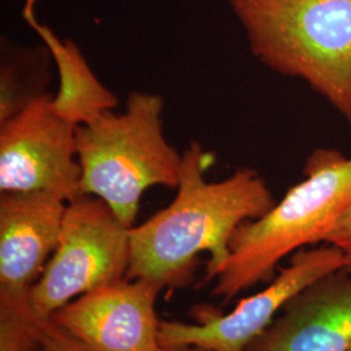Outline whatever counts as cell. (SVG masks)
<instances>
[{"instance_id":"obj_12","label":"cell","mask_w":351,"mask_h":351,"mask_svg":"<svg viewBox=\"0 0 351 351\" xmlns=\"http://www.w3.org/2000/svg\"><path fill=\"white\" fill-rule=\"evenodd\" d=\"M0 69V123L43 94L49 82L50 52L45 45L4 49Z\"/></svg>"},{"instance_id":"obj_2","label":"cell","mask_w":351,"mask_h":351,"mask_svg":"<svg viewBox=\"0 0 351 351\" xmlns=\"http://www.w3.org/2000/svg\"><path fill=\"white\" fill-rule=\"evenodd\" d=\"M306 178L262 217L243 223L233 234L229 255L206 281L213 295L229 302L242 291L272 280L289 255L326 243L351 204V158L320 149L304 165Z\"/></svg>"},{"instance_id":"obj_11","label":"cell","mask_w":351,"mask_h":351,"mask_svg":"<svg viewBox=\"0 0 351 351\" xmlns=\"http://www.w3.org/2000/svg\"><path fill=\"white\" fill-rule=\"evenodd\" d=\"M38 0H25L23 17L49 50L59 75V90L52 98L55 111L75 126L88 124L117 107V97L90 68L82 51L71 39H62L36 14Z\"/></svg>"},{"instance_id":"obj_3","label":"cell","mask_w":351,"mask_h":351,"mask_svg":"<svg viewBox=\"0 0 351 351\" xmlns=\"http://www.w3.org/2000/svg\"><path fill=\"white\" fill-rule=\"evenodd\" d=\"M251 53L300 78L351 124V0H226Z\"/></svg>"},{"instance_id":"obj_6","label":"cell","mask_w":351,"mask_h":351,"mask_svg":"<svg viewBox=\"0 0 351 351\" xmlns=\"http://www.w3.org/2000/svg\"><path fill=\"white\" fill-rule=\"evenodd\" d=\"M343 254L324 243L293 254L288 267L274 277L267 288L239 302L228 314L204 310L199 323L160 322L163 348L197 346L208 351H245L271 326L294 295L315 280L345 268Z\"/></svg>"},{"instance_id":"obj_8","label":"cell","mask_w":351,"mask_h":351,"mask_svg":"<svg viewBox=\"0 0 351 351\" xmlns=\"http://www.w3.org/2000/svg\"><path fill=\"white\" fill-rule=\"evenodd\" d=\"M68 202L49 191L0 193V323H29L30 291L60 239Z\"/></svg>"},{"instance_id":"obj_9","label":"cell","mask_w":351,"mask_h":351,"mask_svg":"<svg viewBox=\"0 0 351 351\" xmlns=\"http://www.w3.org/2000/svg\"><path fill=\"white\" fill-rule=\"evenodd\" d=\"M164 288L125 277L80 295L51 319L88 351H163L155 303Z\"/></svg>"},{"instance_id":"obj_13","label":"cell","mask_w":351,"mask_h":351,"mask_svg":"<svg viewBox=\"0 0 351 351\" xmlns=\"http://www.w3.org/2000/svg\"><path fill=\"white\" fill-rule=\"evenodd\" d=\"M39 351H88L52 319H34Z\"/></svg>"},{"instance_id":"obj_16","label":"cell","mask_w":351,"mask_h":351,"mask_svg":"<svg viewBox=\"0 0 351 351\" xmlns=\"http://www.w3.org/2000/svg\"><path fill=\"white\" fill-rule=\"evenodd\" d=\"M351 351V350H350Z\"/></svg>"},{"instance_id":"obj_15","label":"cell","mask_w":351,"mask_h":351,"mask_svg":"<svg viewBox=\"0 0 351 351\" xmlns=\"http://www.w3.org/2000/svg\"><path fill=\"white\" fill-rule=\"evenodd\" d=\"M163 351H208L197 346H182V348H164Z\"/></svg>"},{"instance_id":"obj_4","label":"cell","mask_w":351,"mask_h":351,"mask_svg":"<svg viewBox=\"0 0 351 351\" xmlns=\"http://www.w3.org/2000/svg\"><path fill=\"white\" fill-rule=\"evenodd\" d=\"M163 111L160 95L132 91L123 112L75 129L82 194L106 202L129 228L147 189L178 186L182 154L164 136Z\"/></svg>"},{"instance_id":"obj_5","label":"cell","mask_w":351,"mask_h":351,"mask_svg":"<svg viewBox=\"0 0 351 351\" xmlns=\"http://www.w3.org/2000/svg\"><path fill=\"white\" fill-rule=\"evenodd\" d=\"M130 263V228L97 197L69 202L58 246L29 304L34 319H49L66 303L94 289L125 278Z\"/></svg>"},{"instance_id":"obj_14","label":"cell","mask_w":351,"mask_h":351,"mask_svg":"<svg viewBox=\"0 0 351 351\" xmlns=\"http://www.w3.org/2000/svg\"><path fill=\"white\" fill-rule=\"evenodd\" d=\"M326 243L337 247L345 256V269L351 272V204L342 213L332 232L329 233Z\"/></svg>"},{"instance_id":"obj_7","label":"cell","mask_w":351,"mask_h":351,"mask_svg":"<svg viewBox=\"0 0 351 351\" xmlns=\"http://www.w3.org/2000/svg\"><path fill=\"white\" fill-rule=\"evenodd\" d=\"M46 93L0 123V191H49L68 202L82 195L75 129Z\"/></svg>"},{"instance_id":"obj_1","label":"cell","mask_w":351,"mask_h":351,"mask_svg":"<svg viewBox=\"0 0 351 351\" xmlns=\"http://www.w3.org/2000/svg\"><path fill=\"white\" fill-rule=\"evenodd\" d=\"M213 162V155L197 141L182 151L173 202L130 228L126 278H149L165 287L181 284L203 251L210 254L208 277L228 258L239 226L275 206L267 182L255 169L241 168L226 180L207 181L206 171Z\"/></svg>"},{"instance_id":"obj_10","label":"cell","mask_w":351,"mask_h":351,"mask_svg":"<svg viewBox=\"0 0 351 351\" xmlns=\"http://www.w3.org/2000/svg\"><path fill=\"white\" fill-rule=\"evenodd\" d=\"M351 272L342 268L294 295L245 351H350Z\"/></svg>"}]
</instances>
